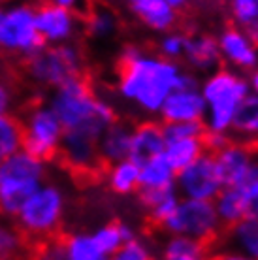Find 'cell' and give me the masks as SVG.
I'll return each mask as SVG.
<instances>
[{
    "instance_id": "cell-1",
    "label": "cell",
    "mask_w": 258,
    "mask_h": 260,
    "mask_svg": "<svg viewBox=\"0 0 258 260\" xmlns=\"http://www.w3.org/2000/svg\"><path fill=\"white\" fill-rule=\"evenodd\" d=\"M183 74L185 70L179 62L128 44L117 59V96L143 115H158L170 92L181 83Z\"/></svg>"
},
{
    "instance_id": "cell-2",
    "label": "cell",
    "mask_w": 258,
    "mask_h": 260,
    "mask_svg": "<svg viewBox=\"0 0 258 260\" xmlns=\"http://www.w3.org/2000/svg\"><path fill=\"white\" fill-rule=\"evenodd\" d=\"M45 102L55 111L64 132H76L94 140L119 119L115 106L94 89L87 76L49 91Z\"/></svg>"
},
{
    "instance_id": "cell-3",
    "label": "cell",
    "mask_w": 258,
    "mask_h": 260,
    "mask_svg": "<svg viewBox=\"0 0 258 260\" xmlns=\"http://www.w3.org/2000/svg\"><path fill=\"white\" fill-rule=\"evenodd\" d=\"M200 92L206 104L202 121L206 132L230 134L239 108L251 94L247 76L220 66L202 79Z\"/></svg>"
},
{
    "instance_id": "cell-4",
    "label": "cell",
    "mask_w": 258,
    "mask_h": 260,
    "mask_svg": "<svg viewBox=\"0 0 258 260\" xmlns=\"http://www.w3.org/2000/svg\"><path fill=\"white\" fill-rule=\"evenodd\" d=\"M66 209L68 194L64 187L55 181H45L26 198L17 215L13 217V222L23 232L26 241L34 245L60 236Z\"/></svg>"
},
{
    "instance_id": "cell-5",
    "label": "cell",
    "mask_w": 258,
    "mask_h": 260,
    "mask_svg": "<svg viewBox=\"0 0 258 260\" xmlns=\"http://www.w3.org/2000/svg\"><path fill=\"white\" fill-rule=\"evenodd\" d=\"M45 160L21 149L0 160V217L12 219L34 190L47 181Z\"/></svg>"
},
{
    "instance_id": "cell-6",
    "label": "cell",
    "mask_w": 258,
    "mask_h": 260,
    "mask_svg": "<svg viewBox=\"0 0 258 260\" xmlns=\"http://www.w3.org/2000/svg\"><path fill=\"white\" fill-rule=\"evenodd\" d=\"M25 76L36 89L53 91L72 79L85 76V53L83 49L72 44L58 46H42L33 57L23 60Z\"/></svg>"
},
{
    "instance_id": "cell-7",
    "label": "cell",
    "mask_w": 258,
    "mask_h": 260,
    "mask_svg": "<svg viewBox=\"0 0 258 260\" xmlns=\"http://www.w3.org/2000/svg\"><path fill=\"white\" fill-rule=\"evenodd\" d=\"M44 42L36 26L34 4L19 0L2 4L0 13V53L13 59L26 60L33 57Z\"/></svg>"
},
{
    "instance_id": "cell-8",
    "label": "cell",
    "mask_w": 258,
    "mask_h": 260,
    "mask_svg": "<svg viewBox=\"0 0 258 260\" xmlns=\"http://www.w3.org/2000/svg\"><path fill=\"white\" fill-rule=\"evenodd\" d=\"M23 126V149L30 155L49 162L58 156L64 128L45 100L28 104L21 115Z\"/></svg>"
},
{
    "instance_id": "cell-9",
    "label": "cell",
    "mask_w": 258,
    "mask_h": 260,
    "mask_svg": "<svg viewBox=\"0 0 258 260\" xmlns=\"http://www.w3.org/2000/svg\"><path fill=\"white\" fill-rule=\"evenodd\" d=\"M160 228L168 236H183L206 245L213 243L222 232L213 202L190 198H181L175 211Z\"/></svg>"
},
{
    "instance_id": "cell-10",
    "label": "cell",
    "mask_w": 258,
    "mask_h": 260,
    "mask_svg": "<svg viewBox=\"0 0 258 260\" xmlns=\"http://www.w3.org/2000/svg\"><path fill=\"white\" fill-rule=\"evenodd\" d=\"M222 189L224 181L213 153H204L192 164L179 170L175 176V190L181 198L213 202Z\"/></svg>"
},
{
    "instance_id": "cell-11",
    "label": "cell",
    "mask_w": 258,
    "mask_h": 260,
    "mask_svg": "<svg viewBox=\"0 0 258 260\" xmlns=\"http://www.w3.org/2000/svg\"><path fill=\"white\" fill-rule=\"evenodd\" d=\"M204 113H206V104L200 92V81L192 72L185 70L181 83L170 92L156 117L162 124L202 123Z\"/></svg>"
},
{
    "instance_id": "cell-12",
    "label": "cell",
    "mask_w": 258,
    "mask_h": 260,
    "mask_svg": "<svg viewBox=\"0 0 258 260\" xmlns=\"http://www.w3.org/2000/svg\"><path fill=\"white\" fill-rule=\"evenodd\" d=\"M36 12V26L44 46H58V44H72L76 42L81 30V13L60 8L49 0H42L34 4Z\"/></svg>"
},
{
    "instance_id": "cell-13",
    "label": "cell",
    "mask_w": 258,
    "mask_h": 260,
    "mask_svg": "<svg viewBox=\"0 0 258 260\" xmlns=\"http://www.w3.org/2000/svg\"><path fill=\"white\" fill-rule=\"evenodd\" d=\"M220 64L239 74H252L258 70V46L251 32L236 25H228L217 36Z\"/></svg>"
},
{
    "instance_id": "cell-14",
    "label": "cell",
    "mask_w": 258,
    "mask_h": 260,
    "mask_svg": "<svg viewBox=\"0 0 258 260\" xmlns=\"http://www.w3.org/2000/svg\"><path fill=\"white\" fill-rule=\"evenodd\" d=\"M219 172L222 176L224 187H241L247 181V177L251 176L254 156H256V145L230 140L224 147L213 153Z\"/></svg>"
},
{
    "instance_id": "cell-15",
    "label": "cell",
    "mask_w": 258,
    "mask_h": 260,
    "mask_svg": "<svg viewBox=\"0 0 258 260\" xmlns=\"http://www.w3.org/2000/svg\"><path fill=\"white\" fill-rule=\"evenodd\" d=\"M57 158L79 176H90L102 166L98 156V140L76 132H64Z\"/></svg>"
},
{
    "instance_id": "cell-16",
    "label": "cell",
    "mask_w": 258,
    "mask_h": 260,
    "mask_svg": "<svg viewBox=\"0 0 258 260\" xmlns=\"http://www.w3.org/2000/svg\"><path fill=\"white\" fill-rule=\"evenodd\" d=\"M166 147L164 124L155 119H147L132 124V142H130V158L143 164L162 155Z\"/></svg>"
},
{
    "instance_id": "cell-17",
    "label": "cell",
    "mask_w": 258,
    "mask_h": 260,
    "mask_svg": "<svg viewBox=\"0 0 258 260\" xmlns=\"http://www.w3.org/2000/svg\"><path fill=\"white\" fill-rule=\"evenodd\" d=\"M188 70L196 74H211L220 68V53L217 38L211 34H187V46L183 59Z\"/></svg>"
},
{
    "instance_id": "cell-18",
    "label": "cell",
    "mask_w": 258,
    "mask_h": 260,
    "mask_svg": "<svg viewBox=\"0 0 258 260\" xmlns=\"http://www.w3.org/2000/svg\"><path fill=\"white\" fill-rule=\"evenodd\" d=\"M128 6L136 19L155 34L175 30L179 25L181 12H177L164 0H136Z\"/></svg>"
},
{
    "instance_id": "cell-19",
    "label": "cell",
    "mask_w": 258,
    "mask_h": 260,
    "mask_svg": "<svg viewBox=\"0 0 258 260\" xmlns=\"http://www.w3.org/2000/svg\"><path fill=\"white\" fill-rule=\"evenodd\" d=\"M132 124L117 119L98 138V156L104 166L130 158Z\"/></svg>"
},
{
    "instance_id": "cell-20",
    "label": "cell",
    "mask_w": 258,
    "mask_h": 260,
    "mask_svg": "<svg viewBox=\"0 0 258 260\" xmlns=\"http://www.w3.org/2000/svg\"><path fill=\"white\" fill-rule=\"evenodd\" d=\"M104 181L113 194H134L140 190V164L132 158L108 164L106 172H104Z\"/></svg>"
},
{
    "instance_id": "cell-21",
    "label": "cell",
    "mask_w": 258,
    "mask_h": 260,
    "mask_svg": "<svg viewBox=\"0 0 258 260\" xmlns=\"http://www.w3.org/2000/svg\"><path fill=\"white\" fill-rule=\"evenodd\" d=\"M140 192V204L145 209L147 217L153 224L162 226L170 219V215L174 213L181 196L177 194L175 187L172 189H160V190H138Z\"/></svg>"
},
{
    "instance_id": "cell-22",
    "label": "cell",
    "mask_w": 258,
    "mask_h": 260,
    "mask_svg": "<svg viewBox=\"0 0 258 260\" xmlns=\"http://www.w3.org/2000/svg\"><path fill=\"white\" fill-rule=\"evenodd\" d=\"M204 153H207L206 143H204V136H190V138H168L162 155L174 166L175 172H179L185 166L192 164L196 158H200Z\"/></svg>"
},
{
    "instance_id": "cell-23",
    "label": "cell",
    "mask_w": 258,
    "mask_h": 260,
    "mask_svg": "<svg viewBox=\"0 0 258 260\" xmlns=\"http://www.w3.org/2000/svg\"><path fill=\"white\" fill-rule=\"evenodd\" d=\"M81 23L83 32L96 42L111 40L119 30L117 13L106 6H89L85 10V15H81Z\"/></svg>"
},
{
    "instance_id": "cell-24",
    "label": "cell",
    "mask_w": 258,
    "mask_h": 260,
    "mask_svg": "<svg viewBox=\"0 0 258 260\" xmlns=\"http://www.w3.org/2000/svg\"><path fill=\"white\" fill-rule=\"evenodd\" d=\"M175 176L177 172L174 166L158 155L147 162L140 164V190H160L175 187Z\"/></svg>"
},
{
    "instance_id": "cell-25",
    "label": "cell",
    "mask_w": 258,
    "mask_h": 260,
    "mask_svg": "<svg viewBox=\"0 0 258 260\" xmlns=\"http://www.w3.org/2000/svg\"><path fill=\"white\" fill-rule=\"evenodd\" d=\"M228 247L247 254L249 258L258 260V217H249L238 221L236 224L226 228Z\"/></svg>"
},
{
    "instance_id": "cell-26",
    "label": "cell",
    "mask_w": 258,
    "mask_h": 260,
    "mask_svg": "<svg viewBox=\"0 0 258 260\" xmlns=\"http://www.w3.org/2000/svg\"><path fill=\"white\" fill-rule=\"evenodd\" d=\"M62 260H108L90 232H72L60 236Z\"/></svg>"
},
{
    "instance_id": "cell-27",
    "label": "cell",
    "mask_w": 258,
    "mask_h": 260,
    "mask_svg": "<svg viewBox=\"0 0 258 260\" xmlns=\"http://www.w3.org/2000/svg\"><path fill=\"white\" fill-rule=\"evenodd\" d=\"M230 136L238 142L258 145V96L249 94L234 119Z\"/></svg>"
},
{
    "instance_id": "cell-28",
    "label": "cell",
    "mask_w": 258,
    "mask_h": 260,
    "mask_svg": "<svg viewBox=\"0 0 258 260\" xmlns=\"http://www.w3.org/2000/svg\"><path fill=\"white\" fill-rule=\"evenodd\" d=\"M160 260H211L209 245L183 236H168L162 243Z\"/></svg>"
},
{
    "instance_id": "cell-29",
    "label": "cell",
    "mask_w": 258,
    "mask_h": 260,
    "mask_svg": "<svg viewBox=\"0 0 258 260\" xmlns=\"http://www.w3.org/2000/svg\"><path fill=\"white\" fill-rule=\"evenodd\" d=\"M213 208L217 211V217H219L222 228L232 226V224L247 217L245 200H243L239 187H228L226 185L224 189L215 196Z\"/></svg>"
},
{
    "instance_id": "cell-30",
    "label": "cell",
    "mask_w": 258,
    "mask_h": 260,
    "mask_svg": "<svg viewBox=\"0 0 258 260\" xmlns=\"http://www.w3.org/2000/svg\"><path fill=\"white\" fill-rule=\"evenodd\" d=\"M30 243L26 241L12 219L0 217V260H17L28 254Z\"/></svg>"
},
{
    "instance_id": "cell-31",
    "label": "cell",
    "mask_w": 258,
    "mask_h": 260,
    "mask_svg": "<svg viewBox=\"0 0 258 260\" xmlns=\"http://www.w3.org/2000/svg\"><path fill=\"white\" fill-rule=\"evenodd\" d=\"M90 234H92V238L96 240L100 249H102L108 256L115 253L119 247H123L128 240L136 238L134 228L130 226V224H126V222H119V221L106 222L102 226L94 228Z\"/></svg>"
},
{
    "instance_id": "cell-32",
    "label": "cell",
    "mask_w": 258,
    "mask_h": 260,
    "mask_svg": "<svg viewBox=\"0 0 258 260\" xmlns=\"http://www.w3.org/2000/svg\"><path fill=\"white\" fill-rule=\"evenodd\" d=\"M23 149V126L15 113L0 117V160Z\"/></svg>"
},
{
    "instance_id": "cell-33",
    "label": "cell",
    "mask_w": 258,
    "mask_h": 260,
    "mask_svg": "<svg viewBox=\"0 0 258 260\" xmlns=\"http://www.w3.org/2000/svg\"><path fill=\"white\" fill-rule=\"evenodd\" d=\"M228 13L232 25L251 30L258 25V0H228Z\"/></svg>"
},
{
    "instance_id": "cell-34",
    "label": "cell",
    "mask_w": 258,
    "mask_h": 260,
    "mask_svg": "<svg viewBox=\"0 0 258 260\" xmlns=\"http://www.w3.org/2000/svg\"><path fill=\"white\" fill-rule=\"evenodd\" d=\"M185 46H187V34L175 28V30H170V32L160 34L155 53L156 55H160L162 59L179 62V60L183 59Z\"/></svg>"
},
{
    "instance_id": "cell-35",
    "label": "cell",
    "mask_w": 258,
    "mask_h": 260,
    "mask_svg": "<svg viewBox=\"0 0 258 260\" xmlns=\"http://www.w3.org/2000/svg\"><path fill=\"white\" fill-rule=\"evenodd\" d=\"M108 260H156V254L147 240L136 236L126 241L123 247L117 249L113 254H110Z\"/></svg>"
},
{
    "instance_id": "cell-36",
    "label": "cell",
    "mask_w": 258,
    "mask_h": 260,
    "mask_svg": "<svg viewBox=\"0 0 258 260\" xmlns=\"http://www.w3.org/2000/svg\"><path fill=\"white\" fill-rule=\"evenodd\" d=\"M206 128L202 123H172L164 124V136L168 138H190V136H204Z\"/></svg>"
},
{
    "instance_id": "cell-37",
    "label": "cell",
    "mask_w": 258,
    "mask_h": 260,
    "mask_svg": "<svg viewBox=\"0 0 258 260\" xmlns=\"http://www.w3.org/2000/svg\"><path fill=\"white\" fill-rule=\"evenodd\" d=\"M17 102V92L8 79L0 78V117L13 113V106Z\"/></svg>"
},
{
    "instance_id": "cell-38",
    "label": "cell",
    "mask_w": 258,
    "mask_h": 260,
    "mask_svg": "<svg viewBox=\"0 0 258 260\" xmlns=\"http://www.w3.org/2000/svg\"><path fill=\"white\" fill-rule=\"evenodd\" d=\"M230 140H232L230 134H217V132H206V134H204V143H206L207 153L219 151L220 147H224Z\"/></svg>"
},
{
    "instance_id": "cell-39",
    "label": "cell",
    "mask_w": 258,
    "mask_h": 260,
    "mask_svg": "<svg viewBox=\"0 0 258 260\" xmlns=\"http://www.w3.org/2000/svg\"><path fill=\"white\" fill-rule=\"evenodd\" d=\"M211 260H252V258H249L247 254L239 253V251H236V249L226 245V247L211 253Z\"/></svg>"
},
{
    "instance_id": "cell-40",
    "label": "cell",
    "mask_w": 258,
    "mask_h": 260,
    "mask_svg": "<svg viewBox=\"0 0 258 260\" xmlns=\"http://www.w3.org/2000/svg\"><path fill=\"white\" fill-rule=\"evenodd\" d=\"M53 4H57L60 8H66V10H72V12H85L89 8V0H49Z\"/></svg>"
},
{
    "instance_id": "cell-41",
    "label": "cell",
    "mask_w": 258,
    "mask_h": 260,
    "mask_svg": "<svg viewBox=\"0 0 258 260\" xmlns=\"http://www.w3.org/2000/svg\"><path fill=\"white\" fill-rule=\"evenodd\" d=\"M164 2H168L170 6L175 8L177 12H183V10H187L194 4V0H164Z\"/></svg>"
},
{
    "instance_id": "cell-42",
    "label": "cell",
    "mask_w": 258,
    "mask_h": 260,
    "mask_svg": "<svg viewBox=\"0 0 258 260\" xmlns=\"http://www.w3.org/2000/svg\"><path fill=\"white\" fill-rule=\"evenodd\" d=\"M247 79H249V87H251V94H254V96H258V70H254L252 74H249L247 76Z\"/></svg>"
},
{
    "instance_id": "cell-43",
    "label": "cell",
    "mask_w": 258,
    "mask_h": 260,
    "mask_svg": "<svg viewBox=\"0 0 258 260\" xmlns=\"http://www.w3.org/2000/svg\"><path fill=\"white\" fill-rule=\"evenodd\" d=\"M249 32H251V36H252V40H254V42H256V46H258V25H254L251 28V30H249Z\"/></svg>"
},
{
    "instance_id": "cell-44",
    "label": "cell",
    "mask_w": 258,
    "mask_h": 260,
    "mask_svg": "<svg viewBox=\"0 0 258 260\" xmlns=\"http://www.w3.org/2000/svg\"><path fill=\"white\" fill-rule=\"evenodd\" d=\"M10 2H19V0H0V4H10Z\"/></svg>"
},
{
    "instance_id": "cell-45",
    "label": "cell",
    "mask_w": 258,
    "mask_h": 260,
    "mask_svg": "<svg viewBox=\"0 0 258 260\" xmlns=\"http://www.w3.org/2000/svg\"><path fill=\"white\" fill-rule=\"evenodd\" d=\"M17 260H30L28 256H23V258H17Z\"/></svg>"
},
{
    "instance_id": "cell-46",
    "label": "cell",
    "mask_w": 258,
    "mask_h": 260,
    "mask_svg": "<svg viewBox=\"0 0 258 260\" xmlns=\"http://www.w3.org/2000/svg\"><path fill=\"white\" fill-rule=\"evenodd\" d=\"M126 2H128V4H132V2H136V0H126Z\"/></svg>"
},
{
    "instance_id": "cell-47",
    "label": "cell",
    "mask_w": 258,
    "mask_h": 260,
    "mask_svg": "<svg viewBox=\"0 0 258 260\" xmlns=\"http://www.w3.org/2000/svg\"><path fill=\"white\" fill-rule=\"evenodd\" d=\"M219 2H228V0H219Z\"/></svg>"
},
{
    "instance_id": "cell-48",
    "label": "cell",
    "mask_w": 258,
    "mask_h": 260,
    "mask_svg": "<svg viewBox=\"0 0 258 260\" xmlns=\"http://www.w3.org/2000/svg\"><path fill=\"white\" fill-rule=\"evenodd\" d=\"M0 13H2V4H0Z\"/></svg>"
}]
</instances>
